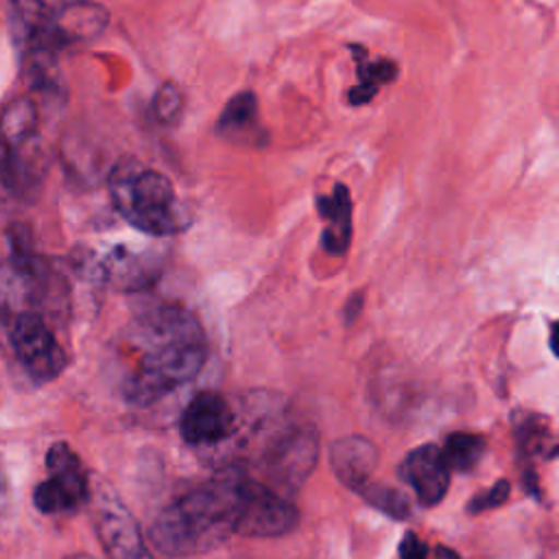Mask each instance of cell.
<instances>
[{"instance_id": "24", "label": "cell", "mask_w": 559, "mask_h": 559, "mask_svg": "<svg viewBox=\"0 0 559 559\" xmlns=\"http://www.w3.org/2000/svg\"><path fill=\"white\" fill-rule=\"evenodd\" d=\"M360 306H362V293H356V295L347 301V310H345V321H347V323L354 321V317H356V312L360 310Z\"/></svg>"}, {"instance_id": "18", "label": "cell", "mask_w": 559, "mask_h": 559, "mask_svg": "<svg viewBox=\"0 0 559 559\" xmlns=\"http://www.w3.org/2000/svg\"><path fill=\"white\" fill-rule=\"evenodd\" d=\"M487 450V441L480 435L474 432H452L445 439V445L441 448L445 463L450 465V469L454 472H469L478 465V461L483 459Z\"/></svg>"}, {"instance_id": "16", "label": "cell", "mask_w": 559, "mask_h": 559, "mask_svg": "<svg viewBox=\"0 0 559 559\" xmlns=\"http://www.w3.org/2000/svg\"><path fill=\"white\" fill-rule=\"evenodd\" d=\"M356 59L358 85L347 92V100L354 107L367 105L373 100L378 90L397 79V66L391 59H371L369 50L358 44H347Z\"/></svg>"}, {"instance_id": "19", "label": "cell", "mask_w": 559, "mask_h": 559, "mask_svg": "<svg viewBox=\"0 0 559 559\" xmlns=\"http://www.w3.org/2000/svg\"><path fill=\"white\" fill-rule=\"evenodd\" d=\"M358 493L369 502L373 509L395 518V520H408L413 513V507L406 498L404 491L389 487V485H378V483H367L365 487L358 489Z\"/></svg>"}, {"instance_id": "20", "label": "cell", "mask_w": 559, "mask_h": 559, "mask_svg": "<svg viewBox=\"0 0 559 559\" xmlns=\"http://www.w3.org/2000/svg\"><path fill=\"white\" fill-rule=\"evenodd\" d=\"M183 111V96L175 83H164L153 98V114L162 124H175Z\"/></svg>"}, {"instance_id": "22", "label": "cell", "mask_w": 559, "mask_h": 559, "mask_svg": "<svg viewBox=\"0 0 559 559\" xmlns=\"http://www.w3.org/2000/svg\"><path fill=\"white\" fill-rule=\"evenodd\" d=\"M11 2L17 7L20 15L24 17L26 28L46 22L52 15V11L59 7L57 0H11Z\"/></svg>"}, {"instance_id": "11", "label": "cell", "mask_w": 559, "mask_h": 559, "mask_svg": "<svg viewBox=\"0 0 559 559\" xmlns=\"http://www.w3.org/2000/svg\"><path fill=\"white\" fill-rule=\"evenodd\" d=\"M397 474L415 491L419 504L435 507L448 493L452 469L439 445L424 443L404 456Z\"/></svg>"}, {"instance_id": "26", "label": "cell", "mask_w": 559, "mask_h": 559, "mask_svg": "<svg viewBox=\"0 0 559 559\" xmlns=\"http://www.w3.org/2000/svg\"><path fill=\"white\" fill-rule=\"evenodd\" d=\"M66 559H94V557H90V555H83V552H76V555H68Z\"/></svg>"}, {"instance_id": "15", "label": "cell", "mask_w": 559, "mask_h": 559, "mask_svg": "<svg viewBox=\"0 0 559 559\" xmlns=\"http://www.w3.org/2000/svg\"><path fill=\"white\" fill-rule=\"evenodd\" d=\"M319 214L328 221L323 229V247L332 255H343L352 240V197L347 186L334 183L332 194L317 197Z\"/></svg>"}, {"instance_id": "21", "label": "cell", "mask_w": 559, "mask_h": 559, "mask_svg": "<svg viewBox=\"0 0 559 559\" xmlns=\"http://www.w3.org/2000/svg\"><path fill=\"white\" fill-rule=\"evenodd\" d=\"M509 489H511L509 480L500 478L491 489L476 493V496L467 502L465 511H467L469 515H478V513H483V511L496 509V507H500V504H504V502H507V498H509Z\"/></svg>"}, {"instance_id": "3", "label": "cell", "mask_w": 559, "mask_h": 559, "mask_svg": "<svg viewBox=\"0 0 559 559\" xmlns=\"http://www.w3.org/2000/svg\"><path fill=\"white\" fill-rule=\"evenodd\" d=\"M107 188L116 212L148 236L179 234L192 221L170 179L135 157H122L114 164Z\"/></svg>"}, {"instance_id": "7", "label": "cell", "mask_w": 559, "mask_h": 559, "mask_svg": "<svg viewBox=\"0 0 559 559\" xmlns=\"http://www.w3.org/2000/svg\"><path fill=\"white\" fill-rule=\"evenodd\" d=\"M9 343L22 369L35 382H50L68 365L63 347L37 310H20L9 321Z\"/></svg>"}, {"instance_id": "9", "label": "cell", "mask_w": 559, "mask_h": 559, "mask_svg": "<svg viewBox=\"0 0 559 559\" xmlns=\"http://www.w3.org/2000/svg\"><path fill=\"white\" fill-rule=\"evenodd\" d=\"M240 415L229 400L216 391H203L190 400L181 415V437L194 448L218 445L236 435Z\"/></svg>"}, {"instance_id": "1", "label": "cell", "mask_w": 559, "mask_h": 559, "mask_svg": "<svg viewBox=\"0 0 559 559\" xmlns=\"http://www.w3.org/2000/svg\"><path fill=\"white\" fill-rule=\"evenodd\" d=\"M135 352L122 378V395L133 406H148L192 380L207 358V343L197 317L175 304H148L129 328Z\"/></svg>"}, {"instance_id": "2", "label": "cell", "mask_w": 559, "mask_h": 559, "mask_svg": "<svg viewBox=\"0 0 559 559\" xmlns=\"http://www.w3.org/2000/svg\"><path fill=\"white\" fill-rule=\"evenodd\" d=\"M240 476L203 483L170 502L148 526V542L166 557L207 552L236 533Z\"/></svg>"}, {"instance_id": "25", "label": "cell", "mask_w": 559, "mask_h": 559, "mask_svg": "<svg viewBox=\"0 0 559 559\" xmlns=\"http://www.w3.org/2000/svg\"><path fill=\"white\" fill-rule=\"evenodd\" d=\"M7 502V480H4V474L0 472V509L4 507Z\"/></svg>"}, {"instance_id": "4", "label": "cell", "mask_w": 559, "mask_h": 559, "mask_svg": "<svg viewBox=\"0 0 559 559\" xmlns=\"http://www.w3.org/2000/svg\"><path fill=\"white\" fill-rule=\"evenodd\" d=\"M260 437V445L253 448L255 469L262 474L264 485L275 489H297L317 463V432L310 426L301 424H280L264 437Z\"/></svg>"}, {"instance_id": "12", "label": "cell", "mask_w": 559, "mask_h": 559, "mask_svg": "<svg viewBox=\"0 0 559 559\" xmlns=\"http://www.w3.org/2000/svg\"><path fill=\"white\" fill-rule=\"evenodd\" d=\"M157 273V258L142 251H131L129 247H114L92 264V275L116 286L118 290H140L148 286Z\"/></svg>"}, {"instance_id": "23", "label": "cell", "mask_w": 559, "mask_h": 559, "mask_svg": "<svg viewBox=\"0 0 559 559\" xmlns=\"http://www.w3.org/2000/svg\"><path fill=\"white\" fill-rule=\"evenodd\" d=\"M428 546L419 542L415 533H406V537L400 542V559H426Z\"/></svg>"}, {"instance_id": "17", "label": "cell", "mask_w": 559, "mask_h": 559, "mask_svg": "<svg viewBox=\"0 0 559 559\" xmlns=\"http://www.w3.org/2000/svg\"><path fill=\"white\" fill-rule=\"evenodd\" d=\"M513 432H515L518 448L524 456H546V450L550 456L555 454L546 417L522 411L513 417Z\"/></svg>"}, {"instance_id": "5", "label": "cell", "mask_w": 559, "mask_h": 559, "mask_svg": "<svg viewBox=\"0 0 559 559\" xmlns=\"http://www.w3.org/2000/svg\"><path fill=\"white\" fill-rule=\"evenodd\" d=\"M90 478L79 454L63 441H57L46 452V480L33 491L37 511L46 515L72 513L90 500Z\"/></svg>"}, {"instance_id": "13", "label": "cell", "mask_w": 559, "mask_h": 559, "mask_svg": "<svg viewBox=\"0 0 559 559\" xmlns=\"http://www.w3.org/2000/svg\"><path fill=\"white\" fill-rule=\"evenodd\" d=\"M378 459L376 443L360 435H345L330 445V467L334 476L354 491L371 480Z\"/></svg>"}, {"instance_id": "6", "label": "cell", "mask_w": 559, "mask_h": 559, "mask_svg": "<svg viewBox=\"0 0 559 559\" xmlns=\"http://www.w3.org/2000/svg\"><path fill=\"white\" fill-rule=\"evenodd\" d=\"M90 509L96 535L107 559H153L140 526L116 489L107 483H96L90 489Z\"/></svg>"}, {"instance_id": "8", "label": "cell", "mask_w": 559, "mask_h": 559, "mask_svg": "<svg viewBox=\"0 0 559 559\" xmlns=\"http://www.w3.org/2000/svg\"><path fill=\"white\" fill-rule=\"evenodd\" d=\"M299 522L297 509L275 489L260 480L240 478L236 533L245 537H280Z\"/></svg>"}, {"instance_id": "10", "label": "cell", "mask_w": 559, "mask_h": 559, "mask_svg": "<svg viewBox=\"0 0 559 559\" xmlns=\"http://www.w3.org/2000/svg\"><path fill=\"white\" fill-rule=\"evenodd\" d=\"M44 181V151L39 138L0 144V201L31 203Z\"/></svg>"}, {"instance_id": "14", "label": "cell", "mask_w": 559, "mask_h": 559, "mask_svg": "<svg viewBox=\"0 0 559 559\" xmlns=\"http://www.w3.org/2000/svg\"><path fill=\"white\" fill-rule=\"evenodd\" d=\"M216 133L236 144H251V146H262L266 140V133L260 122L258 114V98L253 92H238L231 96L218 120H216Z\"/></svg>"}]
</instances>
